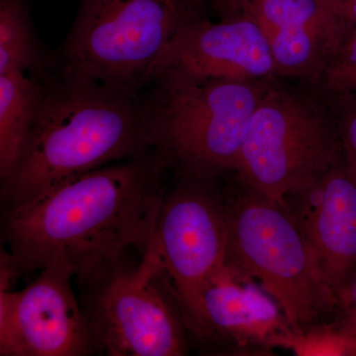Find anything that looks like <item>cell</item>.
Returning <instances> with one entry per match:
<instances>
[{
  "label": "cell",
  "instance_id": "cell-17",
  "mask_svg": "<svg viewBox=\"0 0 356 356\" xmlns=\"http://www.w3.org/2000/svg\"><path fill=\"white\" fill-rule=\"evenodd\" d=\"M324 98L336 118L344 156L356 175V98Z\"/></svg>",
  "mask_w": 356,
  "mask_h": 356
},
{
  "label": "cell",
  "instance_id": "cell-18",
  "mask_svg": "<svg viewBox=\"0 0 356 356\" xmlns=\"http://www.w3.org/2000/svg\"><path fill=\"white\" fill-rule=\"evenodd\" d=\"M337 321L356 337V275L339 297Z\"/></svg>",
  "mask_w": 356,
  "mask_h": 356
},
{
  "label": "cell",
  "instance_id": "cell-19",
  "mask_svg": "<svg viewBox=\"0 0 356 356\" xmlns=\"http://www.w3.org/2000/svg\"><path fill=\"white\" fill-rule=\"evenodd\" d=\"M254 0H218L216 4L221 11L222 17L238 13L241 8Z\"/></svg>",
  "mask_w": 356,
  "mask_h": 356
},
{
  "label": "cell",
  "instance_id": "cell-20",
  "mask_svg": "<svg viewBox=\"0 0 356 356\" xmlns=\"http://www.w3.org/2000/svg\"><path fill=\"white\" fill-rule=\"evenodd\" d=\"M343 6L346 24H348V37L356 32V0H343Z\"/></svg>",
  "mask_w": 356,
  "mask_h": 356
},
{
  "label": "cell",
  "instance_id": "cell-1",
  "mask_svg": "<svg viewBox=\"0 0 356 356\" xmlns=\"http://www.w3.org/2000/svg\"><path fill=\"white\" fill-rule=\"evenodd\" d=\"M175 170L163 149L95 168L2 213L18 275L65 262L74 277L130 252L146 255Z\"/></svg>",
  "mask_w": 356,
  "mask_h": 356
},
{
  "label": "cell",
  "instance_id": "cell-15",
  "mask_svg": "<svg viewBox=\"0 0 356 356\" xmlns=\"http://www.w3.org/2000/svg\"><path fill=\"white\" fill-rule=\"evenodd\" d=\"M37 49L27 11L20 0H0V74L35 67Z\"/></svg>",
  "mask_w": 356,
  "mask_h": 356
},
{
  "label": "cell",
  "instance_id": "cell-12",
  "mask_svg": "<svg viewBox=\"0 0 356 356\" xmlns=\"http://www.w3.org/2000/svg\"><path fill=\"white\" fill-rule=\"evenodd\" d=\"M281 205L339 302L356 275V175L346 156L285 196Z\"/></svg>",
  "mask_w": 356,
  "mask_h": 356
},
{
  "label": "cell",
  "instance_id": "cell-2",
  "mask_svg": "<svg viewBox=\"0 0 356 356\" xmlns=\"http://www.w3.org/2000/svg\"><path fill=\"white\" fill-rule=\"evenodd\" d=\"M158 149L153 104L138 91L62 79L41 102L24 149L1 181L2 213L79 175Z\"/></svg>",
  "mask_w": 356,
  "mask_h": 356
},
{
  "label": "cell",
  "instance_id": "cell-9",
  "mask_svg": "<svg viewBox=\"0 0 356 356\" xmlns=\"http://www.w3.org/2000/svg\"><path fill=\"white\" fill-rule=\"evenodd\" d=\"M8 252L0 259V355H95L92 337L72 288L74 273L54 262L20 291Z\"/></svg>",
  "mask_w": 356,
  "mask_h": 356
},
{
  "label": "cell",
  "instance_id": "cell-21",
  "mask_svg": "<svg viewBox=\"0 0 356 356\" xmlns=\"http://www.w3.org/2000/svg\"><path fill=\"white\" fill-rule=\"evenodd\" d=\"M177 1L184 7H186L188 10L200 15V13L206 4L210 3V2L216 3L218 0H177Z\"/></svg>",
  "mask_w": 356,
  "mask_h": 356
},
{
  "label": "cell",
  "instance_id": "cell-7",
  "mask_svg": "<svg viewBox=\"0 0 356 356\" xmlns=\"http://www.w3.org/2000/svg\"><path fill=\"white\" fill-rule=\"evenodd\" d=\"M270 79L180 74L156 79L163 89L153 103L158 147L177 170L209 177L235 172L248 125Z\"/></svg>",
  "mask_w": 356,
  "mask_h": 356
},
{
  "label": "cell",
  "instance_id": "cell-10",
  "mask_svg": "<svg viewBox=\"0 0 356 356\" xmlns=\"http://www.w3.org/2000/svg\"><path fill=\"white\" fill-rule=\"evenodd\" d=\"M184 316L201 346L225 355H268L292 329L273 297L227 259L199 287Z\"/></svg>",
  "mask_w": 356,
  "mask_h": 356
},
{
  "label": "cell",
  "instance_id": "cell-16",
  "mask_svg": "<svg viewBox=\"0 0 356 356\" xmlns=\"http://www.w3.org/2000/svg\"><path fill=\"white\" fill-rule=\"evenodd\" d=\"M274 348L297 356H356V337L336 320L290 329L276 339Z\"/></svg>",
  "mask_w": 356,
  "mask_h": 356
},
{
  "label": "cell",
  "instance_id": "cell-11",
  "mask_svg": "<svg viewBox=\"0 0 356 356\" xmlns=\"http://www.w3.org/2000/svg\"><path fill=\"white\" fill-rule=\"evenodd\" d=\"M168 74L264 81L277 77V69L261 28L238 13L219 22L201 16L187 20L154 63L147 81Z\"/></svg>",
  "mask_w": 356,
  "mask_h": 356
},
{
  "label": "cell",
  "instance_id": "cell-13",
  "mask_svg": "<svg viewBox=\"0 0 356 356\" xmlns=\"http://www.w3.org/2000/svg\"><path fill=\"white\" fill-rule=\"evenodd\" d=\"M238 13L261 28L277 77L300 79L312 88L348 37L343 0H254Z\"/></svg>",
  "mask_w": 356,
  "mask_h": 356
},
{
  "label": "cell",
  "instance_id": "cell-6",
  "mask_svg": "<svg viewBox=\"0 0 356 356\" xmlns=\"http://www.w3.org/2000/svg\"><path fill=\"white\" fill-rule=\"evenodd\" d=\"M177 0H81L63 49L62 79L139 91L187 20Z\"/></svg>",
  "mask_w": 356,
  "mask_h": 356
},
{
  "label": "cell",
  "instance_id": "cell-3",
  "mask_svg": "<svg viewBox=\"0 0 356 356\" xmlns=\"http://www.w3.org/2000/svg\"><path fill=\"white\" fill-rule=\"evenodd\" d=\"M225 184L227 261L257 280L292 329L337 320L339 302L287 210L242 184Z\"/></svg>",
  "mask_w": 356,
  "mask_h": 356
},
{
  "label": "cell",
  "instance_id": "cell-14",
  "mask_svg": "<svg viewBox=\"0 0 356 356\" xmlns=\"http://www.w3.org/2000/svg\"><path fill=\"white\" fill-rule=\"evenodd\" d=\"M42 89L25 72L0 74V181L13 172L24 149Z\"/></svg>",
  "mask_w": 356,
  "mask_h": 356
},
{
  "label": "cell",
  "instance_id": "cell-8",
  "mask_svg": "<svg viewBox=\"0 0 356 356\" xmlns=\"http://www.w3.org/2000/svg\"><path fill=\"white\" fill-rule=\"evenodd\" d=\"M177 172L161 204L149 252L184 312L204 281L226 261V200L224 175Z\"/></svg>",
  "mask_w": 356,
  "mask_h": 356
},
{
  "label": "cell",
  "instance_id": "cell-5",
  "mask_svg": "<svg viewBox=\"0 0 356 356\" xmlns=\"http://www.w3.org/2000/svg\"><path fill=\"white\" fill-rule=\"evenodd\" d=\"M344 156L336 118L324 97L274 77L261 96L234 172L266 197L283 198Z\"/></svg>",
  "mask_w": 356,
  "mask_h": 356
},
{
  "label": "cell",
  "instance_id": "cell-4",
  "mask_svg": "<svg viewBox=\"0 0 356 356\" xmlns=\"http://www.w3.org/2000/svg\"><path fill=\"white\" fill-rule=\"evenodd\" d=\"M74 280L95 355L188 353L191 332L181 304L149 252H127Z\"/></svg>",
  "mask_w": 356,
  "mask_h": 356
}]
</instances>
